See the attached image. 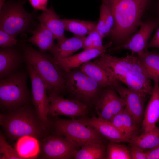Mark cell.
<instances>
[{"instance_id": "cell-1", "label": "cell", "mask_w": 159, "mask_h": 159, "mask_svg": "<svg viewBox=\"0 0 159 159\" xmlns=\"http://www.w3.org/2000/svg\"><path fill=\"white\" fill-rule=\"evenodd\" d=\"M94 62L110 76L145 98L152 92L153 86L137 57L127 54L119 57L104 52Z\"/></svg>"}, {"instance_id": "cell-2", "label": "cell", "mask_w": 159, "mask_h": 159, "mask_svg": "<svg viewBox=\"0 0 159 159\" xmlns=\"http://www.w3.org/2000/svg\"><path fill=\"white\" fill-rule=\"evenodd\" d=\"M111 13L114 24L110 35L120 45L125 42L137 29L151 0H100Z\"/></svg>"}, {"instance_id": "cell-3", "label": "cell", "mask_w": 159, "mask_h": 159, "mask_svg": "<svg viewBox=\"0 0 159 159\" xmlns=\"http://www.w3.org/2000/svg\"><path fill=\"white\" fill-rule=\"evenodd\" d=\"M0 124L6 138L11 142L26 135L34 137L40 141L49 134L35 108L29 103L1 113Z\"/></svg>"}, {"instance_id": "cell-4", "label": "cell", "mask_w": 159, "mask_h": 159, "mask_svg": "<svg viewBox=\"0 0 159 159\" xmlns=\"http://www.w3.org/2000/svg\"><path fill=\"white\" fill-rule=\"evenodd\" d=\"M23 52L24 61L33 67L43 80L49 94L52 92L65 93L64 73L57 66L53 56L27 45L23 46Z\"/></svg>"}, {"instance_id": "cell-5", "label": "cell", "mask_w": 159, "mask_h": 159, "mask_svg": "<svg viewBox=\"0 0 159 159\" xmlns=\"http://www.w3.org/2000/svg\"><path fill=\"white\" fill-rule=\"evenodd\" d=\"M52 117L51 119L48 118L49 134L64 136L73 142L78 148L91 143H106V139L95 130L77 119Z\"/></svg>"}, {"instance_id": "cell-6", "label": "cell", "mask_w": 159, "mask_h": 159, "mask_svg": "<svg viewBox=\"0 0 159 159\" xmlns=\"http://www.w3.org/2000/svg\"><path fill=\"white\" fill-rule=\"evenodd\" d=\"M26 0H9L0 9V28L15 37L35 29V12L29 13L23 7Z\"/></svg>"}, {"instance_id": "cell-7", "label": "cell", "mask_w": 159, "mask_h": 159, "mask_svg": "<svg viewBox=\"0 0 159 159\" xmlns=\"http://www.w3.org/2000/svg\"><path fill=\"white\" fill-rule=\"evenodd\" d=\"M24 72L15 71L0 79L1 108L10 111L29 104L30 96Z\"/></svg>"}, {"instance_id": "cell-8", "label": "cell", "mask_w": 159, "mask_h": 159, "mask_svg": "<svg viewBox=\"0 0 159 159\" xmlns=\"http://www.w3.org/2000/svg\"><path fill=\"white\" fill-rule=\"evenodd\" d=\"M64 74L66 91L72 99L78 100L89 107L94 106L103 88L78 68Z\"/></svg>"}, {"instance_id": "cell-9", "label": "cell", "mask_w": 159, "mask_h": 159, "mask_svg": "<svg viewBox=\"0 0 159 159\" xmlns=\"http://www.w3.org/2000/svg\"><path fill=\"white\" fill-rule=\"evenodd\" d=\"M40 157L43 159H74L78 147L65 137L49 135L39 141Z\"/></svg>"}, {"instance_id": "cell-10", "label": "cell", "mask_w": 159, "mask_h": 159, "mask_svg": "<svg viewBox=\"0 0 159 159\" xmlns=\"http://www.w3.org/2000/svg\"><path fill=\"white\" fill-rule=\"evenodd\" d=\"M27 67L31 83L33 104L39 116L49 130L50 101L47 93V87L31 65L27 64Z\"/></svg>"}, {"instance_id": "cell-11", "label": "cell", "mask_w": 159, "mask_h": 159, "mask_svg": "<svg viewBox=\"0 0 159 159\" xmlns=\"http://www.w3.org/2000/svg\"><path fill=\"white\" fill-rule=\"evenodd\" d=\"M49 94L50 105L48 116L54 117L62 115L74 118L84 117L89 112V107L78 100L65 98L58 92Z\"/></svg>"}, {"instance_id": "cell-12", "label": "cell", "mask_w": 159, "mask_h": 159, "mask_svg": "<svg viewBox=\"0 0 159 159\" xmlns=\"http://www.w3.org/2000/svg\"><path fill=\"white\" fill-rule=\"evenodd\" d=\"M125 106L124 100L113 87L108 86L102 89L94 106L99 117L110 122Z\"/></svg>"}, {"instance_id": "cell-13", "label": "cell", "mask_w": 159, "mask_h": 159, "mask_svg": "<svg viewBox=\"0 0 159 159\" xmlns=\"http://www.w3.org/2000/svg\"><path fill=\"white\" fill-rule=\"evenodd\" d=\"M123 100L125 107L139 127L142 123L145 111V98L118 82L113 87Z\"/></svg>"}, {"instance_id": "cell-14", "label": "cell", "mask_w": 159, "mask_h": 159, "mask_svg": "<svg viewBox=\"0 0 159 159\" xmlns=\"http://www.w3.org/2000/svg\"><path fill=\"white\" fill-rule=\"evenodd\" d=\"M155 21L150 20L142 22L139 31L127 41L113 49L114 50L126 49L132 53L137 54L142 53L147 49L148 40L154 30L158 25Z\"/></svg>"}, {"instance_id": "cell-15", "label": "cell", "mask_w": 159, "mask_h": 159, "mask_svg": "<svg viewBox=\"0 0 159 159\" xmlns=\"http://www.w3.org/2000/svg\"><path fill=\"white\" fill-rule=\"evenodd\" d=\"M112 43V42H110L101 47L84 50L80 53L63 59H56L54 57L55 62L62 72L66 73L98 57L105 52Z\"/></svg>"}, {"instance_id": "cell-16", "label": "cell", "mask_w": 159, "mask_h": 159, "mask_svg": "<svg viewBox=\"0 0 159 159\" xmlns=\"http://www.w3.org/2000/svg\"><path fill=\"white\" fill-rule=\"evenodd\" d=\"M77 120L85 125L93 128L109 141L128 143L130 141L110 122L95 117L92 118L84 117Z\"/></svg>"}, {"instance_id": "cell-17", "label": "cell", "mask_w": 159, "mask_h": 159, "mask_svg": "<svg viewBox=\"0 0 159 159\" xmlns=\"http://www.w3.org/2000/svg\"><path fill=\"white\" fill-rule=\"evenodd\" d=\"M145 108L142 123L143 132L151 130L159 122V83L154 82L153 90Z\"/></svg>"}, {"instance_id": "cell-18", "label": "cell", "mask_w": 159, "mask_h": 159, "mask_svg": "<svg viewBox=\"0 0 159 159\" xmlns=\"http://www.w3.org/2000/svg\"><path fill=\"white\" fill-rule=\"evenodd\" d=\"M13 47L0 49V79L16 71L24 60L23 54Z\"/></svg>"}, {"instance_id": "cell-19", "label": "cell", "mask_w": 159, "mask_h": 159, "mask_svg": "<svg viewBox=\"0 0 159 159\" xmlns=\"http://www.w3.org/2000/svg\"><path fill=\"white\" fill-rule=\"evenodd\" d=\"M37 19L52 33L57 42L66 37L64 33L65 26L62 19L55 12L52 6L42 11L37 17Z\"/></svg>"}, {"instance_id": "cell-20", "label": "cell", "mask_w": 159, "mask_h": 159, "mask_svg": "<svg viewBox=\"0 0 159 159\" xmlns=\"http://www.w3.org/2000/svg\"><path fill=\"white\" fill-rule=\"evenodd\" d=\"M78 68L102 88L108 86L114 87L119 82L110 76L94 61L90 60Z\"/></svg>"}, {"instance_id": "cell-21", "label": "cell", "mask_w": 159, "mask_h": 159, "mask_svg": "<svg viewBox=\"0 0 159 159\" xmlns=\"http://www.w3.org/2000/svg\"><path fill=\"white\" fill-rule=\"evenodd\" d=\"M85 38V37L75 36L70 38L66 37L62 41L57 42L49 52L55 59H63L69 57L82 48Z\"/></svg>"}, {"instance_id": "cell-22", "label": "cell", "mask_w": 159, "mask_h": 159, "mask_svg": "<svg viewBox=\"0 0 159 159\" xmlns=\"http://www.w3.org/2000/svg\"><path fill=\"white\" fill-rule=\"evenodd\" d=\"M125 137L130 140L138 135V127L125 107L110 122Z\"/></svg>"}, {"instance_id": "cell-23", "label": "cell", "mask_w": 159, "mask_h": 159, "mask_svg": "<svg viewBox=\"0 0 159 159\" xmlns=\"http://www.w3.org/2000/svg\"><path fill=\"white\" fill-rule=\"evenodd\" d=\"M32 33V36L27 41L37 47L42 52L49 51L55 44L54 35L42 24L37 25Z\"/></svg>"}, {"instance_id": "cell-24", "label": "cell", "mask_w": 159, "mask_h": 159, "mask_svg": "<svg viewBox=\"0 0 159 159\" xmlns=\"http://www.w3.org/2000/svg\"><path fill=\"white\" fill-rule=\"evenodd\" d=\"M137 56L148 77L159 83V53L147 49Z\"/></svg>"}, {"instance_id": "cell-25", "label": "cell", "mask_w": 159, "mask_h": 159, "mask_svg": "<svg viewBox=\"0 0 159 159\" xmlns=\"http://www.w3.org/2000/svg\"><path fill=\"white\" fill-rule=\"evenodd\" d=\"M129 146L146 152L159 146V127L156 126L150 131L143 132L130 140Z\"/></svg>"}, {"instance_id": "cell-26", "label": "cell", "mask_w": 159, "mask_h": 159, "mask_svg": "<svg viewBox=\"0 0 159 159\" xmlns=\"http://www.w3.org/2000/svg\"><path fill=\"white\" fill-rule=\"evenodd\" d=\"M15 149L23 159L35 158L39 154L40 142L34 137L23 136L17 140Z\"/></svg>"}, {"instance_id": "cell-27", "label": "cell", "mask_w": 159, "mask_h": 159, "mask_svg": "<svg viewBox=\"0 0 159 159\" xmlns=\"http://www.w3.org/2000/svg\"><path fill=\"white\" fill-rule=\"evenodd\" d=\"M107 145V143H97L86 144L77 151L74 159H105Z\"/></svg>"}, {"instance_id": "cell-28", "label": "cell", "mask_w": 159, "mask_h": 159, "mask_svg": "<svg viewBox=\"0 0 159 159\" xmlns=\"http://www.w3.org/2000/svg\"><path fill=\"white\" fill-rule=\"evenodd\" d=\"M65 30L74 34V36L84 37L96 28L95 21L71 19H63Z\"/></svg>"}, {"instance_id": "cell-29", "label": "cell", "mask_w": 159, "mask_h": 159, "mask_svg": "<svg viewBox=\"0 0 159 159\" xmlns=\"http://www.w3.org/2000/svg\"><path fill=\"white\" fill-rule=\"evenodd\" d=\"M114 24V20L111 13L106 6L102 4L96 29L103 39L110 34Z\"/></svg>"}, {"instance_id": "cell-30", "label": "cell", "mask_w": 159, "mask_h": 159, "mask_svg": "<svg viewBox=\"0 0 159 159\" xmlns=\"http://www.w3.org/2000/svg\"><path fill=\"white\" fill-rule=\"evenodd\" d=\"M107 159H131L128 147L124 144L109 141L106 153Z\"/></svg>"}, {"instance_id": "cell-31", "label": "cell", "mask_w": 159, "mask_h": 159, "mask_svg": "<svg viewBox=\"0 0 159 159\" xmlns=\"http://www.w3.org/2000/svg\"><path fill=\"white\" fill-rule=\"evenodd\" d=\"M23 159L16 149L8 143L6 138L1 131L0 133V159Z\"/></svg>"}, {"instance_id": "cell-32", "label": "cell", "mask_w": 159, "mask_h": 159, "mask_svg": "<svg viewBox=\"0 0 159 159\" xmlns=\"http://www.w3.org/2000/svg\"><path fill=\"white\" fill-rule=\"evenodd\" d=\"M85 39L83 47L84 50L100 48L104 45L103 38L95 28L88 34Z\"/></svg>"}, {"instance_id": "cell-33", "label": "cell", "mask_w": 159, "mask_h": 159, "mask_svg": "<svg viewBox=\"0 0 159 159\" xmlns=\"http://www.w3.org/2000/svg\"><path fill=\"white\" fill-rule=\"evenodd\" d=\"M18 41L12 35L0 29V47L5 48L12 47L18 44Z\"/></svg>"}, {"instance_id": "cell-34", "label": "cell", "mask_w": 159, "mask_h": 159, "mask_svg": "<svg viewBox=\"0 0 159 159\" xmlns=\"http://www.w3.org/2000/svg\"><path fill=\"white\" fill-rule=\"evenodd\" d=\"M128 148L132 159H148L146 152L137 147L129 146Z\"/></svg>"}, {"instance_id": "cell-35", "label": "cell", "mask_w": 159, "mask_h": 159, "mask_svg": "<svg viewBox=\"0 0 159 159\" xmlns=\"http://www.w3.org/2000/svg\"><path fill=\"white\" fill-rule=\"evenodd\" d=\"M34 11H45L47 9V6L48 0H29Z\"/></svg>"}, {"instance_id": "cell-36", "label": "cell", "mask_w": 159, "mask_h": 159, "mask_svg": "<svg viewBox=\"0 0 159 159\" xmlns=\"http://www.w3.org/2000/svg\"><path fill=\"white\" fill-rule=\"evenodd\" d=\"M155 47L159 49V28L147 45L146 48Z\"/></svg>"}, {"instance_id": "cell-37", "label": "cell", "mask_w": 159, "mask_h": 159, "mask_svg": "<svg viewBox=\"0 0 159 159\" xmlns=\"http://www.w3.org/2000/svg\"><path fill=\"white\" fill-rule=\"evenodd\" d=\"M146 152L148 159H159V146L155 149Z\"/></svg>"}, {"instance_id": "cell-38", "label": "cell", "mask_w": 159, "mask_h": 159, "mask_svg": "<svg viewBox=\"0 0 159 159\" xmlns=\"http://www.w3.org/2000/svg\"><path fill=\"white\" fill-rule=\"evenodd\" d=\"M158 9L159 11V0H158Z\"/></svg>"}]
</instances>
